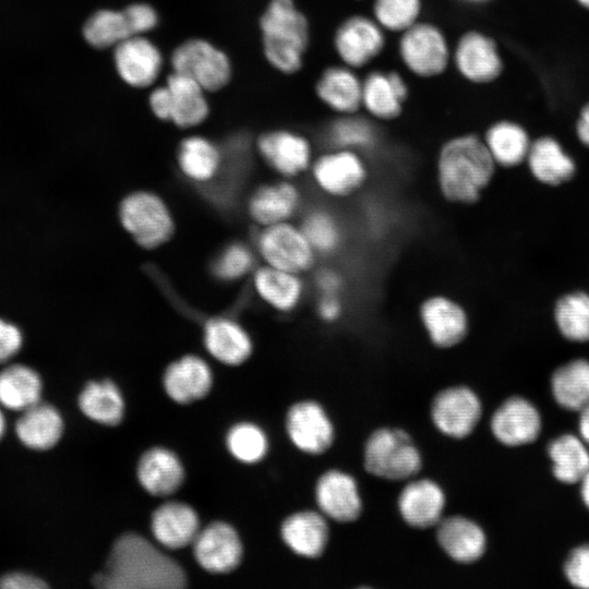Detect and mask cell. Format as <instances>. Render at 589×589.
Instances as JSON below:
<instances>
[{"mask_svg": "<svg viewBox=\"0 0 589 589\" xmlns=\"http://www.w3.org/2000/svg\"><path fill=\"white\" fill-rule=\"evenodd\" d=\"M332 44L339 62L358 71L382 55L386 32L372 15L351 14L336 26Z\"/></svg>", "mask_w": 589, "mask_h": 589, "instance_id": "obj_9", "label": "cell"}, {"mask_svg": "<svg viewBox=\"0 0 589 589\" xmlns=\"http://www.w3.org/2000/svg\"><path fill=\"white\" fill-rule=\"evenodd\" d=\"M173 72L195 81L205 91H218L230 80L231 65L228 57L203 39H191L172 52Z\"/></svg>", "mask_w": 589, "mask_h": 589, "instance_id": "obj_11", "label": "cell"}, {"mask_svg": "<svg viewBox=\"0 0 589 589\" xmlns=\"http://www.w3.org/2000/svg\"><path fill=\"white\" fill-rule=\"evenodd\" d=\"M47 585L39 578L23 573H12L0 578L1 589H43Z\"/></svg>", "mask_w": 589, "mask_h": 589, "instance_id": "obj_52", "label": "cell"}, {"mask_svg": "<svg viewBox=\"0 0 589 589\" xmlns=\"http://www.w3.org/2000/svg\"><path fill=\"white\" fill-rule=\"evenodd\" d=\"M577 133L580 141L589 146V105L581 111V116L577 124Z\"/></svg>", "mask_w": 589, "mask_h": 589, "instance_id": "obj_54", "label": "cell"}, {"mask_svg": "<svg viewBox=\"0 0 589 589\" xmlns=\"http://www.w3.org/2000/svg\"><path fill=\"white\" fill-rule=\"evenodd\" d=\"M254 264L252 250L243 243L235 242L218 254L213 264V273L221 280L233 281L252 272Z\"/></svg>", "mask_w": 589, "mask_h": 589, "instance_id": "obj_46", "label": "cell"}, {"mask_svg": "<svg viewBox=\"0 0 589 589\" xmlns=\"http://www.w3.org/2000/svg\"><path fill=\"white\" fill-rule=\"evenodd\" d=\"M299 225L317 256L336 253L344 242L341 224L327 208L310 209Z\"/></svg>", "mask_w": 589, "mask_h": 589, "instance_id": "obj_40", "label": "cell"}, {"mask_svg": "<svg viewBox=\"0 0 589 589\" xmlns=\"http://www.w3.org/2000/svg\"><path fill=\"white\" fill-rule=\"evenodd\" d=\"M286 428L291 442L308 454H321L334 441L333 424L315 401L294 404L287 413Z\"/></svg>", "mask_w": 589, "mask_h": 589, "instance_id": "obj_18", "label": "cell"}, {"mask_svg": "<svg viewBox=\"0 0 589 589\" xmlns=\"http://www.w3.org/2000/svg\"><path fill=\"white\" fill-rule=\"evenodd\" d=\"M285 543L298 555L318 557L328 541V526L315 512H299L285 519L281 526Z\"/></svg>", "mask_w": 589, "mask_h": 589, "instance_id": "obj_32", "label": "cell"}, {"mask_svg": "<svg viewBox=\"0 0 589 589\" xmlns=\"http://www.w3.org/2000/svg\"><path fill=\"white\" fill-rule=\"evenodd\" d=\"M457 1L465 4H482V3L488 2L489 0H457Z\"/></svg>", "mask_w": 589, "mask_h": 589, "instance_id": "obj_58", "label": "cell"}, {"mask_svg": "<svg viewBox=\"0 0 589 589\" xmlns=\"http://www.w3.org/2000/svg\"><path fill=\"white\" fill-rule=\"evenodd\" d=\"M20 441L32 449L45 450L55 446L63 431V420L51 405L38 401L23 410L15 424Z\"/></svg>", "mask_w": 589, "mask_h": 589, "instance_id": "obj_30", "label": "cell"}, {"mask_svg": "<svg viewBox=\"0 0 589 589\" xmlns=\"http://www.w3.org/2000/svg\"><path fill=\"white\" fill-rule=\"evenodd\" d=\"M418 318L430 342L440 349L461 344L468 335L469 317L465 308L446 293H432L418 306Z\"/></svg>", "mask_w": 589, "mask_h": 589, "instance_id": "obj_10", "label": "cell"}, {"mask_svg": "<svg viewBox=\"0 0 589 589\" xmlns=\"http://www.w3.org/2000/svg\"><path fill=\"white\" fill-rule=\"evenodd\" d=\"M481 416V400L467 386H454L440 392L431 407L435 426L454 438H464L472 433Z\"/></svg>", "mask_w": 589, "mask_h": 589, "instance_id": "obj_14", "label": "cell"}, {"mask_svg": "<svg viewBox=\"0 0 589 589\" xmlns=\"http://www.w3.org/2000/svg\"><path fill=\"white\" fill-rule=\"evenodd\" d=\"M374 120L360 112L335 116L326 128L330 147L360 152L372 149L377 144L378 133Z\"/></svg>", "mask_w": 589, "mask_h": 589, "instance_id": "obj_37", "label": "cell"}, {"mask_svg": "<svg viewBox=\"0 0 589 589\" xmlns=\"http://www.w3.org/2000/svg\"><path fill=\"white\" fill-rule=\"evenodd\" d=\"M579 496L584 506L589 510V471L578 483Z\"/></svg>", "mask_w": 589, "mask_h": 589, "instance_id": "obj_56", "label": "cell"}, {"mask_svg": "<svg viewBox=\"0 0 589 589\" xmlns=\"http://www.w3.org/2000/svg\"><path fill=\"white\" fill-rule=\"evenodd\" d=\"M302 204L299 187L290 179L259 187L250 196L248 212L260 227L291 221Z\"/></svg>", "mask_w": 589, "mask_h": 589, "instance_id": "obj_20", "label": "cell"}, {"mask_svg": "<svg viewBox=\"0 0 589 589\" xmlns=\"http://www.w3.org/2000/svg\"><path fill=\"white\" fill-rule=\"evenodd\" d=\"M345 312L340 294L321 293L316 303L317 317L327 324L336 323Z\"/></svg>", "mask_w": 589, "mask_h": 589, "instance_id": "obj_50", "label": "cell"}, {"mask_svg": "<svg viewBox=\"0 0 589 589\" xmlns=\"http://www.w3.org/2000/svg\"><path fill=\"white\" fill-rule=\"evenodd\" d=\"M550 390L562 409H584L589 405V361L576 359L557 368L551 375Z\"/></svg>", "mask_w": 589, "mask_h": 589, "instance_id": "obj_34", "label": "cell"}, {"mask_svg": "<svg viewBox=\"0 0 589 589\" xmlns=\"http://www.w3.org/2000/svg\"><path fill=\"white\" fill-rule=\"evenodd\" d=\"M542 416L538 407L524 396L505 399L490 420L492 435L507 447H522L534 443L542 433Z\"/></svg>", "mask_w": 589, "mask_h": 589, "instance_id": "obj_13", "label": "cell"}, {"mask_svg": "<svg viewBox=\"0 0 589 589\" xmlns=\"http://www.w3.org/2000/svg\"><path fill=\"white\" fill-rule=\"evenodd\" d=\"M263 51L284 74L299 72L311 43L310 22L294 0H271L260 19Z\"/></svg>", "mask_w": 589, "mask_h": 589, "instance_id": "obj_3", "label": "cell"}, {"mask_svg": "<svg viewBox=\"0 0 589 589\" xmlns=\"http://www.w3.org/2000/svg\"><path fill=\"white\" fill-rule=\"evenodd\" d=\"M5 431V419L3 417V413L0 410V438L3 436Z\"/></svg>", "mask_w": 589, "mask_h": 589, "instance_id": "obj_57", "label": "cell"}, {"mask_svg": "<svg viewBox=\"0 0 589 589\" xmlns=\"http://www.w3.org/2000/svg\"><path fill=\"white\" fill-rule=\"evenodd\" d=\"M41 380L24 364H11L0 372V404L23 411L40 401Z\"/></svg>", "mask_w": 589, "mask_h": 589, "instance_id": "obj_36", "label": "cell"}, {"mask_svg": "<svg viewBox=\"0 0 589 589\" xmlns=\"http://www.w3.org/2000/svg\"><path fill=\"white\" fill-rule=\"evenodd\" d=\"M86 41L98 49L116 47L132 36L123 11L100 10L83 27Z\"/></svg>", "mask_w": 589, "mask_h": 589, "instance_id": "obj_42", "label": "cell"}, {"mask_svg": "<svg viewBox=\"0 0 589 589\" xmlns=\"http://www.w3.org/2000/svg\"><path fill=\"white\" fill-rule=\"evenodd\" d=\"M170 119L176 125L191 128L202 123L208 115L204 88L192 79L173 72L167 79Z\"/></svg>", "mask_w": 589, "mask_h": 589, "instance_id": "obj_31", "label": "cell"}, {"mask_svg": "<svg viewBox=\"0 0 589 589\" xmlns=\"http://www.w3.org/2000/svg\"><path fill=\"white\" fill-rule=\"evenodd\" d=\"M405 76L395 70H372L362 77V110L374 121L396 120L409 96Z\"/></svg>", "mask_w": 589, "mask_h": 589, "instance_id": "obj_15", "label": "cell"}, {"mask_svg": "<svg viewBox=\"0 0 589 589\" xmlns=\"http://www.w3.org/2000/svg\"><path fill=\"white\" fill-rule=\"evenodd\" d=\"M79 406L85 416L107 425L118 424L123 417L122 395L109 380L89 382L79 397Z\"/></svg>", "mask_w": 589, "mask_h": 589, "instance_id": "obj_39", "label": "cell"}, {"mask_svg": "<svg viewBox=\"0 0 589 589\" xmlns=\"http://www.w3.org/2000/svg\"><path fill=\"white\" fill-rule=\"evenodd\" d=\"M309 172L314 185L326 196L336 200H346L359 193L370 176L362 153L337 147L315 156Z\"/></svg>", "mask_w": 589, "mask_h": 589, "instance_id": "obj_6", "label": "cell"}, {"mask_svg": "<svg viewBox=\"0 0 589 589\" xmlns=\"http://www.w3.org/2000/svg\"><path fill=\"white\" fill-rule=\"evenodd\" d=\"M445 495L432 480L420 479L408 483L398 497L402 519L414 528L436 526L442 519Z\"/></svg>", "mask_w": 589, "mask_h": 589, "instance_id": "obj_25", "label": "cell"}, {"mask_svg": "<svg viewBox=\"0 0 589 589\" xmlns=\"http://www.w3.org/2000/svg\"><path fill=\"white\" fill-rule=\"evenodd\" d=\"M119 218L125 231L145 249L167 242L175 230L172 215L157 194L136 191L127 195L119 206Z\"/></svg>", "mask_w": 589, "mask_h": 589, "instance_id": "obj_7", "label": "cell"}, {"mask_svg": "<svg viewBox=\"0 0 589 589\" xmlns=\"http://www.w3.org/2000/svg\"><path fill=\"white\" fill-rule=\"evenodd\" d=\"M212 382L213 376L208 364L193 354L172 362L164 374L167 394L180 404L204 397L211 389Z\"/></svg>", "mask_w": 589, "mask_h": 589, "instance_id": "obj_27", "label": "cell"}, {"mask_svg": "<svg viewBox=\"0 0 589 589\" xmlns=\"http://www.w3.org/2000/svg\"><path fill=\"white\" fill-rule=\"evenodd\" d=\"M152 531L160 544L170 549L183 548L193 543L199 533V518L189 505L169 502L154 512Z\"/></svg>", "mask_w": 589, "mask_h": 589, "instance_id": "obj_28", "label": "cell"}, {"mask_svg": "<svg viewBox=\"0 0 589 589\" xmlns=\"http://www.w3.org/2000/svg\"><path fill=\"white\" fill-rule=\"evenodd\" d=\"M204 345L218 361L237 365L252 352V340L245 328L230 317H213L204 325Z\"/></svg>", "mask_w": 589, "mask_h": 589, "instance_id": "obj_26", "label": "cell"}, {"mask_svg": "<svg viewBox=\"0 0 589 589\" xmlns=\"http://www.w3.org/2000/svg\"><path fill=\"white\" fill-rule=\"evenodd\" d=\"M113 60L121 79L134 87L151 85L163 64L158 48L142 36H130L118 44L113 50Z\"/></svg>", "mask_w": 589, "mask_h": 589, "instance_id": "obj_21", "label": "cell"}, {"mask_svg": "<svg viewBox=\"0 0 589 589\" xmlns=\"http://www.w3.org/2000/svg\"><path fill=\"white\" fill-rule=\"evenodd\" d=\"M178 165L189 180L205 184L215 180L223 167V154L202 136L184 139L178 151Z\"/></svg>", "mask_w": 589, "mask_h": 589, "instance_id": "obj_35", "label": "cell"}, {"mask_svg": "<svg viewBox=\"0 0 589 589\" xmlns=\"http://www.w3.org/2000/svg\"><path fill=\"white\" fill-rule=\"evenodd\" d=\"M582 5L589 8V0H578Z\"/></svg>", "mask_w": 589, "mask_h": 589, "instance_id": "obj_59", "label": "cell"}, {"mask_svg": "<svg viewBox=\"0 0 589 589\" xmlns=\"http://www.w3.org/2000/svg\"><path fill=\"white\" fill-rule=\"evenodd\" d=\"M252 286L266 305L280 313L297 310L305 294L303 275L265 264L253 272Z\"/></svg>", "mask_w": 589, "mask_h": 589, "instance_id": "obj_23", "label": "cell"}, {"mask_svg": "<svg viewBox=\"0 0 589 589\" xmlns=\"http://www.w3.org/2000/svg\"><path fill=\"white\" fill-rule=\"evenodd\" d=\"M230 453L243 462H256L267 452V440L264 432L252 423H239L230 429L227 435Z\"/></svg>", "mask_w": 589, "mask_h": 589, "instance_id": "obj_45", "label": "cell"}, {"mask_svg": "<svg viewBox=\"0 0 589 589\" xmlns=\"http://www.w3.org/2000/svg\"><path fill=\"white\" fill-rule=\"evenodd\" d=\"M483 141L494 163L507 167L521 163L530 147L526 132L506 121L493 124Z\"/></svg>", "mask_w": 589, "mask_h": 589, "instance_id": "obj_41", "label": "cell"}, {"mask_svg": "<svg viewBox=\"0 0 589 589\" xmlns=\"http://www.w3.org/2000/svg\"><path fill=\"white\" fill-rule=\"evenodd\" d=\"M23 336L20 328L0 318V363L10 360L21 349Z\"/></svg>", "mask_w": 589, "mask_h": 589, "instance_id": "obj_49", "label": "cell"}, {"mask_svg": "<svg viewBox=\"0 0 589 589\" xmlns=\"http://www.w3.org/2000/svg\"><path fill=\"white\" fill-rule=\"evenodd\" d=\"M527 157L533 176L544 183L558 184L574 175V161L551 137H542L531 144Z\"/></svg>", "mask_w": 589, "mask_h": 589, "instance_id": "obj_38", "label": "cell"}, {"mask_svg": "<svg viewBox=\"0 0 589 589\" xmlns=\"http://www.w3.org/2000/svg\"><path fill=\"white\" fill-rule=\"evenodd\" d=\"M578 435L589 445V405L578 412Z\"/></svg>", "mask_w": 589, "mask_h": 589, "instance_id": "obj_55", "label": "cell"}, {"mask_svg": "<svg viewBox=\"0 0 589 589\" xmlns=\"http://www.w3.org/2000/svg\"><path fill=\"white\" fill-rule=\"evenodd\" d=\"M436 539L442 550L455 562L474 563L485 553L486 536L476 521L450 516L436 525Z\"/></svg>", "mask_w": 589, "mask_h": 589, "instance_id": "obj_24", "label": "cell"}, {"mask_svg": "<svg viewBox=\"0 0 589 589\" xmlns=\"http://www.w3.org/2000/svg\"><path fill=\"white\" fill-rule=\"evenodd\" d=\"M315 284L321 293L340 294L345 283L338 271L325 267L317 273Z\"/></svg>", "mask_w": 589, "mask_h": 589, "instance_id": "obj_51", "label": "cell"}, {"mask_svg": "<svg viewBox=\"0 0 589 589\" xmlns=\"http://www.w3.org/2000/svg\"><path fill=\"white\" fill-rule=\"evenodd\" d=\"M132 36H142V34L153 29L158 17L155 10L145 3H135L123 10Z\"/></svg>", "mask_w": 589, "mask_h": 589, "instance_id": "obj_48", "label": "cell"}, {"mask_svg": "<svg viewBox=\"0 0 589 589\" xmlns=\"http://www.w3.org/2000/svg\"><path fill=\"white\" fill-rule=\"evenodd\" d=\"M314 93L335 116L362 110V77L358 71L342 63L324 68L318 74Z\"/></svg>", "mask_w": 589, "mask_h": 589, "instance_id": "obj_17", "label": "cell"}, {"mask_svg": "<svg viewBox=\"0 0 589 589\" xmlns=\"http://www.w3.org/2000/svg\"><path fill=\"white\" fill-rule=\"evenodd\" d=\"M553 477L567 485L578 484L589 471V445L578 435L563 433L546 446Z\"/></svg>", "mask_w": 589, "mask_h": 589, "instance_id": "obj_29", "label": "cell"}, {"mask_svg": "<svg viewBox=\"0 0 589 589\" xmlns=\"http://www.w3.org/2000/svg\"><path fill=\"white\" fill-rule=\"evenodd\" d=\"M193 552L204 569L211 573H228L239 565L242 545L231 526L216 521L199 531L193 541Z\"/></svg>", "mask_w": 589, "mask_h": 589, "instance_id": "obj_19", "label": "cell"}, {"mask_svg": "<svg viewBox=\"0 0 589 589\" xmlns=\"http://www.w3.org/2000/svg\"><path fill=\"white\" fill-rule=\"evenodd\" d=\"M421 465L417 446L402 430L378 429L365 443L364 467L378 478L405 480L418 473Z\"/></svg>", "mask_w": 589, "mask_h": 589, "instance_id": "obj_5", "label": "cell"}, {"mask_svg": "<svg viewBox=\"0 0 589 589\" xmlns=\"http://www.w3.org/2000/svg\"><path fill=\"white\" fill-rule=\"evenodd\" d=\"M452 48L444 31L420 20L399 34L397 52L409 73L419 79H434L452 63Z\"/></svg>", "mask_w": 589, "mask_h": 589, "instance_id": "obj_4", "label": "cell"}, {"mask_svg": "<svg viewBox=\"0 0 589 589\" xmlns=\"http://www.w3.org/2000/svg\"><path fill=\"white\" fill-rule=\"evenodd\" d=\"M262 159L281 178L293 180L309 172L315 157L311 141L302 133L278 129L256 141Z\"/></svg>", "mask_w": 589, "mask_h": 589, "instance_id": "obj_12", "label": "cell"}, {"mask_svg": "<svg viewBox=\"0 0 589 589\" xmlns=\"http://www.w3.org/2000/svg\"><path fill=\"white\" fill-rule=\"evenodd\" d=\"M149 105L155 113L161 120L170 119V101L167 86L155 88L149 96Z\"/></svg>", "mask_w": 589, "mask_h": 589, "instance_id": "obj_53", "label": "cell"}, {"mask_svg": "<svg viewBox=\"0 0 589 589\" xmlns=\"http://www.w3.org/2000/svg\"><path fill=\"white\" fill-rule=\"evenodd\" d=\"M255 243L265 265L300 275L315 267L317 254L300 225L285 221L261 227Z\"/></svg>", "mask_w": 589, "mask_h": 589, "instance_id": "obj_8", "label": "cell"}, {"mask_svg": "<svg viewBox=\"0 0 589 589\" xmlns=\"http://www.w3.org/2000/svg\"><path fill=\"white\" fill-rule=\"evenodd\" d=\"M495 163L485 143L474 134H459L444 141L436 154L437 190L447 203H476L490 183Z\"/></svg>", "mask_w": 589, "mask_h": 589, "instance_id": "obj_2", "label": "cell"}, {"mask_svg": "<svg viewBox=\"0 0 589 589\" xmlns=\"http://www.w3.org/2000/svg\"><path fill=\"white\" fill-rule=\"evenodd\" d=\"M565 580L577 589H589V543L573 548L563 563Z\"/></svg>", "mask_w": 589, "mask_h": 589, "instance_id": "obj_47", "label": "cell"}, {"mask_svg": "<svg viewBox=\"0 0 589 589\" xmlns=\"http://www.w3.org/2000/svg\"><path fill=\"white\" fill-rule=\"evenodd\" d=\"M452 63L457 72L472 83H488L498 76L502 61L495 43L486 35L464 33L452 48Z\"/></svg>", "mask_w": 589, "mask_h": 589, "instance_id": "obj_16", "label": "cell"}, {"mask_svg": "<svg viewBox=\"0 0 589 589\" xmlns=\"http://www.w3.org/2000/svg\"><path fill=\"white\" fill-rule=\"evenodd\" d=\"M137 477L151 494L168 495L180 486L184 473L179 458L171 450L155 447L141 457Z\"/></svg>", "mask_w": 589, "mask_h": 589, "instance_id": "obj_33", "label": "cell"}, {"mask_svg": "<svg viewBox=\"0 0 589 589\" xmlns=\"http://www.w3.org/2000/svg\"><path fill=\"white\" fill-rule=\"evenodd\" d=\"M315 498L322 513L336 521H353L362 510L354 479L339 470H329L320 477Z\"/></svg>", "mask_w": 589, "mask_h": 589, "instance_id": "obj_22", "label": "cell"}, {"mask_svg": "<svg viewBox=\"0 0 589 589\" xmlns=\"http://www.w3.org/2000/svg\"><path fill=\"white\" fill-rule=\"evenodd\" d=\"M422 0H373L372 17L387 33L400 34L421 20Z\"/></svg>", "mask_w": 589, "mask_h": 589, "instance_id": "obj_44", "label": "cell"}, {"mask_svg": "<svg viewBox=\"0 0 589 589\" xmlns=\"http://www.w3.org/2000/svg\"><path fill=\"white\" fill-rule=\"evenodd\" d=\"M555 321L562 335L573 341L589 340V296L574 292L564 296L555 306Z\"/></svg>", "mask_w": 589, "mask_h": 589, "instance_id": "obj_43", "label": "cell"}, {"mask_svg": "<svg viewBox=\"0 0 589 589\" xmlns=\"http://www.w3.org/2000/svg\"><path fill=\"white\" fill-rule=\"evenodd\" d=\"M185 580L180 565L135 533L117 539L105 569L93 578L96 587L109 589H177Z\"/></svg>", "mask_w": 589, "mask_h": 589, "instance_id": "obj_1", "label": "cell"}]
</instances>
